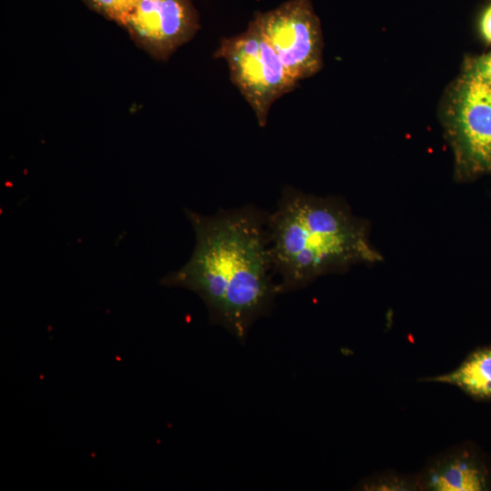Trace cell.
<instances>
[{
  "instance_id": "obj_1",
  "label": "cell",
  "mask_w": 491,
  "mask_h": 491,
  "mask_svg": "<svg viewBox=\"0 0 491 491\" xmlns=\"http://www.w3.org/2000/svg\"><path fill=\"white\" fill-rule=\"evenodd\" d=\"M185 214L195 233L188 261L160 284L196 294L209 319L244 341L253 323L266 316L279 294L274 282L267 212L247 205L205 215Z\"/></svg>"
},
{
  "instance_id": "obj_2",
  "label": "cell",
  "mask_w": 491,
  "mask_h": 491,
  "mask_svg": "<svg viewBox=\"0 0 491 491\" xmlns=\"http://www.w3.org/2000/svg\"><path fill=\"white\" fill-rule=\"evenodd\" d=\"M266 225L279 294L382 258L370 243L367 224L337 197L284 186L276 208L267 213Z\"/></svg>"
},
{
  "instance_id": "obj_3",
  "label": "cell",
  "mask_w": 491,
  "mask_h": 491,
  "mask_svg": "<svg viewBox=\"0 0 491 491\" xmlns=\"http://www.w3.org/2000/svg\"><path fill=\"white\" fill-rule=\"evenodd\" d=\"M214 56L225 61L234 85L264 127L273 104L293 91L296 82L253 19L246 31L224 37Z\"/></svg>"
},
{
  "instance_id": "obj_4",
  "label": "cell",
  "mask_w": 491,
  "mask_h": 491,
  "mask_svg": "<svg viewBox=\"0 0 491 491\" xmlns=\"http://www.w3.org/2000/svg\"><path fill=\"white\" fill-rule=\"evenodd\" d=\"M444 119L457 179L491 174V85L464 73L449 92Z\"/></svg>"
},
{
  "instance_id": "obj_5",
  "label": "cell",
  "mask_w": 491,
  "mask_h": 491,
  "mask_svg": "<svg viewBox=\"0 0 491 491\" xmlns=\"http://www.w3.org/2000/svg\"><path fill=\"white\" fill-rule=\"evenodd\" d=\"M254 20L296 82L322 68L323 35L311 0H288Z\"/></svg>"
},
{
  "instance_id": "obj_6",
  "label": "cell",
  "mask_w": 491,
  "mask_h": 491,
  "mask_svg": "<svg viewBox=\"0 0 491 491\" xmlns=\"http://www.w3.org/2000/svg\"><path fill=\"white\" fill-rule=\"evenodd\" d=\"M134 43L158 61H166L200 28L192 0H137L124 27Z\"/></svg>"
},
{
  "instance_id": "obj_7",
  "label": "cell",
  "mask_w": 491,
  "mask_h": 491,
  "mask_svg": "<svg viewBox=\"0 0 491 491\" xmlns=\"http://www.w3.org/2000/svg\"><path fill=\"white\" fill-rule=\"evenodd\" d=\"M417 476L419 490L482 491L487 488L486 471L466 450L442 454Z\"/></svg>"
},
{
  "instance_id": "obj_8",
  "label": "cell",
  "mask_w": 491,
  "mask_h": 491,
  "mask_svg": "<svg viewBox=\"0 0 491 491\" xmlns=\"http://www.w3.org/2000/svg\"><path fill=\"white\" fill-rule=\"evenodd\" d=\"M422 381L456 386L476 399L491 398V346L472 352L452 372Z\"/></svg>"
},
{
  "instance_id": "obj_9",
  "label": "cell",
  "mask_w": 491,
  "mask_h": 491,
  "mask_svg": "<svg viewBox=\"0 0 491 491\" xmlns=\"http://www.w3.org/2000/svg\"><path fill=\"white\" fill-rule=\"evenodd\" d=\"M361 489L370 491H410L419 490L418 476L398 473L375 475L362 482Z\"/></svg>"
},
{
  "instance_id": "obj_10",
  "label": "cell",
  "mask_w": 491,
  "mask_h": 491,
  "mask_svg": "<svg viewBox=\"0 0 491 491\" xmlns=\"http://www.w3.org/2000/svg\"><path fill=\"white\" fill-rule=\"evenodd\" d=\"M93 11L125 27L137 0H83Z\"/></svg>"
},
{
  "instance_id": "obj_11",
  "label": "cell",
  "mask_w": 491,
  "mask_h": 491,
  "mask_svg": "<svg viewBox=\"0 0 491 491\" xmlns=\"http://www.w3.org/2000/svg\"><path fill=\"white\" fill-rule=\"evenodd\" d=\"M464 73L476 76L491 85V52L469 62Z\"/></svg>"
},
{
  "instance_id": "obj_12",
  "label": "cell",
  "mask_w": 491,
  "mask_h": 491,
  "mask_svg": "<svg viewBox=\"0 0 491 491\" xmlns=\"http://www.w3.org/2000/svg\"><path fill=\"white\" fill-rule=\"evenodd\" d=\"M480 32L487 43H491V5L487 6L481 16Z\"/></svg>"
}]
</instances>
